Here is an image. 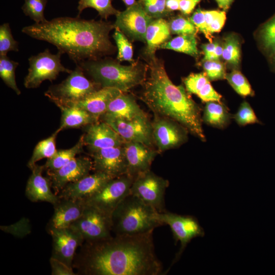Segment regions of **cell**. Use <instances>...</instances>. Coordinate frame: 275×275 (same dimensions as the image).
Wrapping results in <instances>:
<instances>
[{"label":"cell","mask_w":275,"mask_h":275,"mask_svg":"<svg viewBox=\"0 0 275 275\" xmlns=\"http://www.w3.org/2000/svg\"><path fill=\"white\" fill-rule=\"evenodd\" d=\"M44 166L36 164L31 170L25 187V195L33 202H45L53 205L59 200L58 195L51 190V186L48 177L43 176Z\"/></svg>","instance_id":"cell-22"},{"label":"cell","mask_w":275,"mask_h":275,"mask_svg":"<svg viewBox=\"0 0 275 275\" xmlns=\"http://www.w3.org/2000/svg\"><path fill=\"white\" fill-rule=\"evenodd\" d=\"M234 0H215L219 8L224 11H227Z\"/></svg>","instance_id":"cell-50"},{"label":"cell","mask_w":275,"mask_h":275,"mask_svg":"<svg viewBox=\"0 0 275 275\" xmlns=\"http://www.w3.org/2000/svg\"><path fill=\"white\" fill-rule=\"evenodd\" d=\"M127 163V175L134 179L139 174L150 170L151 164L159 154L155 148L135 142L123 145Z\"/></svg>","instance_id":"cell-19"},{"label":"cell","mask_w":275,"mask_h":275,"mask_svg":"<svg viewBox=\"0 0 275 275\" xmlns=\"http://www.w3.org/2000/svg\"><path fill=\"white\" fill-rule=\"evenodd\" d=\"M52 275H76L72 267L70 266L63 262L50 257L49 259Z\"/></svg>","instance_id":"cell-46"},{"label":"cell","mask_w":275,"mask_h":275,"mask_svg":"<svg viewBox=\"0 0 275 275\" xmlns=\"http://www.w3.org/2000/svg\"><path fill=\"white\" fill-rule=\"evenodd\" d=\"M112 0H79L77 6L78 16L88 8L96 10L102 18L107 19L111 15H116L119 11L112 4Z\"/></svg>","instance_id":"cell-35"},{"label":"cell","mask_w":275,"mask_h":275,"mask_svg":"<svg viewBox=\"0 0 275 275\" xmlns=\"http://www.w3.org/2000/svg\"><path fill=\"white\" fill-rule=\"evenodd\" d=\"M233 118L240 126L260 123L253 109L250 104L245 100L240 104L238 111L233 115Z\"/></svg>","instance_id":"cell-43"},{"label":"cell","mask_w":275,"mask_h":275,"mask_svg":"<svg viewBox=\"0 0 275 275\" xmlns=\"http://www.w3.org/2000/svg\"><path fill=\"white\" fill-rule=\"evenodd\" d=\"M148 116L141 109L134 97L122 93L109 104L106 112L100 117V120L117 119L132 120Z\"/></svg>","instance_id":"cell-23"},{"label":"cell","mask_w":275,"mask_h":275,"mask_svg":"<svg viewBox=\"0 0 275 275\" xmlns=\"http://www.w3.org/2000/svg\"><path fill=\"white\" fill-rule=\"evenodd\" d=\"M76 65L65 79L50 86L44 93L59 108L72 106L101 88L99 84L87 78L82 69Z\"/></svg>","instance_id":"cell-6"},{"label":"cell","mask_w":275,"mask_h":275,"mask_svg":"<svg viewBox=\"0 0 275 275\" xmlns=\"http://www.w3.org/2000/svg\"><path fill=\"white\" fill-rule=\"evenodd\" d=\"M153 232L84 241L72 267L81 275L165 274L155 254Z\"/></svg>","instance_id":"cell-1"},{"label":"cell","mask_w":275,"mask_h":275,"mask_svg":"<svg viewBox=\"0 0 275 275\" xmlns=\"http://www.w3.org/2000/svg\"><path fill=\"white\" fill-rule=\"evenodd\" d=\"M85 146L84 136L82 134L77 143L72 147L60 150L50 158L47 159L44 164V170L47 173L56 171L67 164L76 157V156L84 152Z\"/></svg>","instance_id":"cell-29"},{"label":"cell","mask_w":275,"mask_h":275,"mask_svg":"<svg viewBox=\"0 0 275 275\" xmlns=\"http://www.w3.org/2000/svg\"><path fill=\"white\" fill-rule=\"evenodd\" d=\"M159 48L173 50L194 57L199 55L195 35H179L162 44Z\"/></svg>","instance_id":"cell-30"},{"label":"cell","mask_w":275,"mask_h":275,"mask_svg":"<svg viewBox=\"0 0 275 275\" xmlns=\"http://www.w3.org/2000/svg\"><path fill=\"white\" fill-rule=\"evenodd\" d=\"M77 231L85 241H94L112 236L111 215L86 204L80 216L70 226Z\"/></svg>","instance_id":"cell-10"},{"label":"cell","mask_w":275,"mask_h":275,"mask_svg":"<svg viewBox=\"0 0 275 275\" xmlns=\"http://www.w3.org/2000/svg\"><path fill=\"white\" fill-rule=\"evenodd\" d=\"M59 131L57 130L50 136L44 139L36 145L32 155L27 163V167L31 170L36 162L44 158L51 157L57 151L56 139Z\"/></svg>","instance_id":"cell-31"},{"label":"cell","mask_w":275,"mask_h":275,"mask_svg":"<svg viewBox=\"0 0 275 275\" xmlns=\"http://www.w3.org/2000/svg\"><path fill=\"white\" fill-rule=\"evenodd\" d=\"M114 24L102 20L60 17L24 26L22 32L39 40L49 43L76 64L96 60L114 53L116 48L109 34Z\"/></svg>","instance_id":"cell-2"},{"label":"cell","mask_w":275,"mask_h":275,"mask_svg":"<svg viewBox=\"0 0 275 275\" xmlns=\"http://www.w3.org/2000/svg\"><path fill=\"white\" fill-rule=\"evenodd\" d=\"M202 66L204 72L210 80L226 79V67L219 60L204 61Z\"/></svg>","instance_id":"cell-44"},{"label":"cell","mask_w":275,"mask_h":275,"mask_svg":"<svg viewBox=\"0 0 275 275\" xmlns=\"http://www.w3.org/2000/svg\"><path fill=\"white\" fill-rule=\"evenodd\" d=\"M52 238L51 257L72 267L76 250L85 240L81 235L72 227L50 230Z\"/></svg>","instance_id":"cell-15"},{"label":"cell","mask_w":275,"mask_h":275,"mask_svg":"<svg viewBox=\"0 0 275 275\" xmlns=\"http://www.w3.org/2000/svg\"><path fill=\"white\" fill-rule=\"evenodd\" d=\"M270 59L271 60L273 69L274 71H275V55L273 57H272Z\"/></svg>","instance_id":"cell-52"},{"label":"cell","mask_w":275,"mask_h":275,"mask_svg":"<svg viewBox=\"0 0 275 275\" xmlns=\"http://www.w3.org/2000/svg\"><path fill=\"white\" fill-rule=\"evenodd\" d=\"M116 16L115 27H118L131 40L145 42L148 26L154 19L138 1L125 10L119 11Z\"/></svg>","instance_id":"cell-13"},{"label":"cell","mask_w":275,"mask_h":275,"mask_svg":"<svg viewBox=\"0 0 275 275\" xmlns=\"http://www.w3.org/2000/svg\"><path fill=\"white\" fill-rule=\"evenodd\" d=\"M77 65L101 88H114L124 93L142 85L147 74V65L136 63L124 66L107 58L84 61Z\"/></svg>","instance_id":"cell-4"},{"label":"cell","mask_w":275,"mask_h":275,"mask_svg":"<svg viewBox=\"0 0 275 275\" xmlns=\"http://www.w3.org/2000/svg\"><path fill=\"white\" fill-rule=\"evenodd\" d=\"M222 58L229 65L237 67L240 61V45L235 35L230 34L224 38Z\"/></svg>","instance_id":"cell-33"},{"label":"cell","mask_w":275,"mask_h":275,"mask_svg":"<svg viewBox=\"0 0 275 275\" xmlns=\"http://www.w3.org/2000/svg\"><path fill=\"white\" fill-rule=\"evenodd\" d=\"M157 212L130 194L111 214L112 232L115 235H132L153 231L162 225L157 218Z\"/></svg>","instance_id":"cell-5"},{"label":"cell","mask_w":275,"mask_h":275,"mask_svg":"<svg viewBox=\"0 0 275 275\" xmlns=\"http://www.w3.org/2000/svg\"><path fill=\"white\" fill-rule=\"evenodd\" d=\"M259 38L262 48L271 59L275 55V14L261 26Z\"/></svg>","instance_id":"cell-32"},{"label":"cell","mask_w":275,"mask_h":275,"mask_svg":"<svg viewBox=\"0 0 275 275\" xmlns=\"http://www.w3.org/2000/svg\"><path fill=\"white\" fill-rule=\"evenodd\" d=\"M152 123L154 146L159 154L176 148L188 139V131L177 122L165 117L154 115Z\"/></svg>","instance_id":"cell-12"},{"label":"cell","mask_w":275,"mask_h":275,"mask_svg":"<svg viewBox=\"0 0 275 275\" xmlns=\"http://www.w3.org/2000/svg\"><path fill=\"white\" fill-rule=\"evenodd\" d=\"M85 206L83 199L59 198L53 205V213L47 224V232L51 230L70 227L80 216Z\"/></svg>","instance_id":"cell-21"},{"label":"cell","mask_w":275,"mask_h":275,"mask_svg":"<svg viewBox=\"0 0 275 275\" xmlns=\"http://www.w3.org/2000/svg\"><path fill=\"white\" fill-rule=\"evenodd\" d=\"M181 0H166V6L167 11L172 13L179 10L180 3Z\"/></svg>","instance_id":"cell-49"},{"label":"cell","mask_w":275,"mask_h":275,"mask_svg":"<svg viewBox=\"0 0 275 275\" xmlns=\"http://www.w3.org/2000/svg\"><path fill=\"white\" fill-rule=\"evenodd\" d=\"M171 35L169 22L164 18L154 19L151 21L145 37V54L149 59L155 57L156 49L170 40Z\"/></svg>","instance_id":"cell-26"},{"label":"cell","mask_w":275,"mask_h":275,"mask_svg":"<svg viewBox=\"0 0 275 275\" xmlns=\"http://www.w3.org/2000/svg\"><path fill=\"white\" fill-rule=\"evenodd\" d=\"M59 108L61 111L60 125L57 129L59 132L68 128H84L100 120L87 111L76 106H62Z\"/></svg>","instance_id":"cell-27"},{"label":"cell","mask_w":275,"mask_h":275,"mask_svg":"<svg viewBox=\"0 0 275 275\" xmlns=\"http://www.w3.org/2000/svg\"><path fill=\"white\" fill-rule=\"evenodd\" d=\"M18 65V62L11 60L7 55L0 56V77L5 85L18 95L21 93L15 79V70Z\"/></svg>","instance_id":"cell-34"},{"label":"cell","mask_w":275,"mask_h":275,"mask_svg":"<svg viewBox=\"0 0 275 275\" xmlns=\"http://www.w3.org/2000/svg\"><path fill=\"white\" fill-rule=\"evenodd\" d=\"M233 115L221 101L206 102L202 121L206 124L218 129H224L230 123Z\"/></svg>","instance_id":"cell-28"},{"label":"cell","mask_w":275,"mask_h":275,"mask_svg":"<svg viewBox=\"0 0 275 275\" xmlns=\"http://www.w3.org/2000/svg\"><path fill=\"white\" fill-rule=\"evenodd\" d=\"M133 180L127 174L113 178L94 195L85 199V203L111 215L121 201L130 194Z\"/></svg>","instance_id":"cell-11"},{"label":"cell","mask_w":275,"mask_h":275,"mask_svg":"<svg viewBox=\"0 0 275 275\" xmlns=\"http://www.w3.org/2000/svg\"><path fill=\"white\" fill-rule=\"evenodd\" d=\"M22 10L25 15L30 17L35 23H40L46 21L44 11L47 4V0H24Z\"/></svg>","instance_id":"cell-38"},{"label":"cell","mask_w":275,"mask_h":275,"mask_svg":"<svg viewBox=\"0 0 275 275\" xmlns=\"http://www.w3.org/2000/svg\"><path fill=\"white\" fill-rule=\"evenodd\" d=\"M216 41L204 44L202 48L204 52L203 61L207 60H214V51L217 44Z\"/></svg>","instance_id":"cell-48"},{"label":"cell","mask_w":275,"mask_h":275,"mask_svg":"<svg viewBox=\"0 0 275 275\" xmlns=\"http://www.w3.org/2000/svg\"><path fill=\"white\" fill-rule=\"evenodd\" d=\"M169 185L168 180L149 170L134 179L130 194L140 199L158 212H163L166 211L164 194Z\"/></svg>","instance_id":"cell-9"},{"label":"cell","mask_w":275,"mask_h":275,"mask_svg":"<svg viewBox=\"0 0 275 275\" xmlns=\"http://www.w3.org/2000/svg\"><path fill=\"white\" fill-rule=\"evenodd\" d=\"M113 37L117 46V60L120 62L132 61L133 54L132 44L118 27H115Z\"/></svg>","instance_id":"cell-37"},{"label":"cell","mask_w":275,"mask_h":275,"mask_svg":"<svg viewBox=\"0 0 275 275\" xmlns=\"http://www.w3.org/2000/svg\"><path fill=\"white\" fill-rule=\"evenodd\" d=\"M198 30L203 33L209 42H213L212 36L210 35L207 29L204 10L197 9L189 18Z\"/></svg>","instance_id":"cell-45"},{"label":"cell","mask_w":275,"mask_h":275,"mask_svg":"<svg viewBox=\"0 0 275 275\" xmlns=\"http://www.w3.org/2000/svg\"><path fill=\"white\" fill-rule=\"evenodd\" d=\"M11 51H19L18 42L13 37L9 24L4 23L0 26V56Z\"/></svg>","instance_id":"cell-40"},{"label":"cell","mask_w":275,"mask_h":275,"mask_svg":"<svg viewBox=\"0 0 275 275\" xmlns=\"http://www.w3.org/2000/svg\"><path fill=\"white\" fill-rule=\"evenodd\" d=\"M207 31L212 36L214 33H218L223 28L226 15L224 11L204 10Z\"/></svg>","instance_id":"cell-41"},{"label":"cell","mask_w":275,"mask_h":275,"mask_svg":"<svg viewBox=\"0 0 275 275\" xmlns=\"http://www.w3.org/2000/svg\"><path fill=\"white\" fill-rule=\"evenodd\" d=\"M171 34L179 35H195L198 29L189 18L182 16L173 17L168 21Z\"/></svg>","instance_id":"cell-39"},{"label":"cell","mask_w":275,"mask_h":275,"mask_svg":"<svg viewBox=\"0 0 275 275\" xmlns=\"http://www.w3.org/2000/svg\"><path fill=\"white\" fill-rule=\"evenodd\" d=\"M93 171L91 158L76 157L61 169L47 173L53 192L57 195L68 183L76 181L90 174Z\"/></svg>","instance_id":"cell-17"},{"label":"cell","mask_w":275,"mask_h":275,"mask_svg":"<svg viewBox=\"0 0 275 275\" xmlns=\"http://www.w3.org/2000/svg\"><path fill=\"white\" fill-rule=\"evenodd\" d=\"M204 72L190 73L183 78L187 92L197 95L203 102L221 101L222 96L213 88Z\"/></svg>","instance_id":"cell-25"},{"label":"cell","mask_w":275,"mask_h":275,"mask_svg":"<svg viewBox=\"0 0 275 275\" xmlns=\"http://www.w3.org/2000/svg\"><path fill=\"white\" fill-rule=\"evenodd\" d=\"M101 121L109 125L125 142H139L155 148L152 123L148 116L128 121L117 119Z\"/></svg>","instance_id":"cell-16"},{"label":"cell","mask_w":275,"mask_h":275,"mask_svg":"<svg viewBox=\"0 0 275 275\" xmlns=\"http://www.w3.org/2000/svg\"><path fill=\"white\" fill-rule=\"evenodd\" d=\"M62 54L60 51L52 54L48 49H46L29 58L28 73L24 79V87L27 89L37 88L45 80L51 82L55 80L60 72L70 73L72 70L66 68L61 63Z\"/></svg>","instance_id":"cell-7"},{"label":"cell","mask_w":275,"mask_h":275,"mask_svg":"<svg viewBox=\"0 0 275 275\" xmlns=\"http://www.w3.org/2000/svg\"><path fill=\"white\" fill-rule=\"evenodd\" d=\"M202 0H181L180 3L179 11L183 15H188L194 10L196 6Z\"/></svg>","instance_id":"cell-47"},{"label":"cell","mask_w":275,"mask_h":275,"mask_svg":"<svg viewBox=\"0 0 275 275\" xmlns=\"http://www.w3.org/2000/svg\"><path fill=\"white\" fill-rule=\"evenodd\" d=\"M138 2L153 19L164 18L171 14L166 9V0H138Z\"/></svg>","instance_id":"cell-42"},{"label":"cell","mask_w":275,"mask_h":275,"mask_svg":"<svg viewBox=\"0 0 275 275\" xmlns=\"http://www.w3.org/2000/svg\"><path fill=\"white\" fill-rule=\"evenodd\" d=\"M85 146L89 151L123 146L125 141L109 125L99 120L84 127Z\"/></svg>","instance_id":"cell-18"},{"label":"cell","mask_w":275,"mask_h":275,"mask_svg":"<svg viewBox=\"0 0 275 275\" xmlns=\"http://www.w3.org/2000/svg\"><path fill=\"white\" fill-rule=\"evenodd\" d=\"M157 219L162 224L169 225L172 230L175 244L180 242L179 251L176 254L171 266L180 258L187 244L194 238L203 237L205 233L200 225L198 219L189 215H180L166 210L163 212H157Z\"/></svg>","instance_id":"cell-8"},{"label":"cell","mask_w":275,"mask_h":275,"mask_svg":"<svg viewBox=\"0 0 275 275\" xmlns=\"http://www.w3.org/2000/svg\"><path fill=\"white\" fill-rule=\"evenodd\" d=\"M93 171L116 178L127 174V163L123 146L89 151Z\"/></svg>","instance_id":"cell-14"},{"label":"cell","mask_w":275,"mask_h":275,"mask_svg":"<svg viewBox=\"0 0 275 275\" xmlns=\"http://www.w3.org/2000/svg\"><path fill=\"white\" fill-rule=\"evenodd\" d=\"M141 98L154 115L172 119L202 142L206 141L200 106L182 85L169 78L163 62L155 57L147 65Z\"/></svg>","instance_id":"cell-3"},{"label":"cell","mask_w":275,"mask_h":275,"mask_svg":"<svg viewBox=\"0 0 275 275\" xmlns=\"http://www.w3.org/2000/svg\"><path fill=\"white\" fill-rule=\"evenodd\" d=\"M122 93L123 92L118 89L101 88L73 106L87 111L100 120L111 102Z\"/></svg>","instance_id":"cell-24"},{"label":"cell","mask_w":275,"mask_h":275,"mask_svg":"<svg viewBox=\"0 0 275 275\" xmlns=\"http://www.w3.org/2000/svg\"><path fill=\"white\" fill-rule=\"evenodd\" d=\"M114 178L100 172H94L67 184L58 195L60 199L85 200L96 193L107 181Z\"/></svg>","instance_id":"cell-20"},{"label":"cell","mask_w":275,"mask_h":275,"mask_svg":"<svg viewBox=\"0 0 275 275\" xmlns=\"http://www.w3.org/2000/svg\"><path fill=\"white\" fill-rule=\"evenodd\" d=\"M122 1L126 5V8H128L132 6L136 2L135 0H122Z\"/></svg>","instance_id":"cell-51"},{"label":"cell","mask_w":275,"mask_h":275,"mask_svg":"<svg viewBox=\"0 0 275 275\" xmlns=\"http://www.w3.org/2000/svg\"><path fill=\"white\" fill-rule=\"evenodd\" d=\"M226 79L239 95L242 97L253 96L254 92L246 78L237 70L234 69L227 73Z\"/></svg>","instance_id":"cell-36"}]
</instances>
